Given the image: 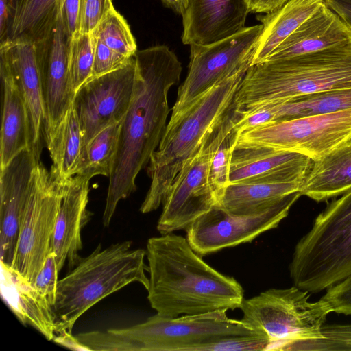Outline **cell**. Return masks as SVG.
I'll use <instances>...</instances> for the list:
<instances>
[{
    "label": "cell",
    "instance_id": "obj_38",
    "mask_svg": "<svg viewBox=\"0 0 351 351\" xmlns=\"http://www.w3.org/2000/svg\"><path fill=\"white\" fill-rule=\"evenodd\" d=\"M58 270L56 254L51 252L38 272L33 287L53 307L56 301Z\"/></svg>",
    "mask_w": 351,
    "mask_h": 351
},
{
    "label": "cell",
    "instance_id": "obj_27",
    "mask_svg": "<svg viewBox=\"0 0 351 351\" xmlns=\"http://www.w3.org/2000/svg\"><path fill=\"white\" fill-rule=\"evenodd\" d=\"M302 182L229 184L217 206L235 215H253L270 208L285 196L300 192Z\"/></svg>",
    "mask_w": 351,
    "mask_h": 351
},
{
    "label": "cell",
    "instance_id": "obj_9",
    "mask_svg": "<svg viewBox=\"0 0 351 351\" xmlns=\"http://www.w3.org/2000/svg\"><path fill=\"white\" fill-rule=\"evenodd\" d=\"M66 182L53 177L40 161L33 169L16 248L10 267L32 286L52 252V238Z\"/></svg>",
    "mask_w": 351,
    "mask_h": 351
},
{
    "label": "cell",
    "instance_id": "obj_13",
    "mask_svg": "<svg viewBox=\"0 0 351 351\" xmlns=\"http://www.w3.org/2000/svg\"><path fill=\"white\" fill-rule=\"evenodd\" d=\"M301 195L300 192L289 194L270 208L253 215L232 214L215 205L186 228V239L201 256L251 242L278 227Z\"/></svg>",
    "mask_w": 351,
    "mask_h": 351
},
{
    "label": "cell",
    "instance_id": "obj_40",
    "mask_svg": "<svg viewBox=\"0 0 351 351\" xmlns=\"http://www.w3.org/2000/svg\"><path fill=\"white\" fill-rule=\"evenodd\" d=\"M250 12L266 14L276 10L289 0H245Z\"/></svg>",
    "mask_w": 351,
    "mask_h": 351
},
{
    "label": "cell",
    "instance_id": "obj_6",
    "mask_svg": "<svg viewBox=\"0 0 351 351\" xmlns=\"http://www.w3.org/2000/svg\"><path fill=\"white\" fill-rule=\"evenodd\" d=\"M289 269L293 285L309 293L351 275V189L315 217L297 243Z\"/></svg>",
    "mask_w": 351,
    "mask_h": 351
},
{
    "label": "cell",
    "instance_id": "obj_36",
    "mask_svg": "<svg viewBox=\"0 0 351 351\" xmlns=\"http://www.w3.org/2000/svg\"><path fill=\"white\" fill-rule=\"evenodd\" d=\"M114 8L112 0H80L79 33H93Z\"/></svg>",
    "mask_w": 351,
    "mask_h": 351
},
{
    "label": "cell",
    "instance_id": "obj_5",
    "mask_svg": "<svg viewBox=\"0 0 351 351\" xmlns=\"http://www.w3.org/2000/svg\"><path fill=\"white\" fill-rule=\"evenodd\" d=\"M125 241L102 250L101 244L58 280L53 307L56 335L72 334L76 321L86 311L109 295L130 283L138 282L146 289V251L131 248Z\"/></svg>",
    "mask_w": 351,
    "mask_h": 351
},
{
    "label": "cell",
    "instance_id": "obj_30",
    "mask_svg": "<svg viewBox=\"0 0 351 351\" xmlns=\"http://www.w3.org/2000/svg\"><path fill=\"white\" fill-rule=\"evenodd\" d=\"M123 119L105 128L91 139L82 152L75 175L89 180L96 176L110 177Z\"/></svg>",
    "mask_w": 351,
    "mask_h": 351
},
{
    "label": "cell",
    "instance_id": "obj_25",
    "mask_svg": "<svg viewBox=\"0 0 351 351\" xmlns=\"http://www.w3.org/2000/svg\"><path fill=\"white\" fill-rule=\"evenodd\" d=\"M61 0H10L4 40L36 43L56 25Z\"/></svg>",
    "mask_w": 351,
    "mask_h": 351
},
{
    "label": "cell",
    "instance_id": "obj_39",
    "mask_svg": "<svg viewBox=\"0 0 351 351\" xmlns=\"http://www.w3.org/2000/svg\"><path fill=\"white\" fill-rule=\"evenodd\" d=\"M331 313L351 315V275L326 289L320 298Z\"/></svg>",
    "mask_w": 351,
    "mask_h": 351
},
{
    "label": "cell",
    "instance_id": "obj_41",
    "mask_svg": "<svg viewBox=\"0 0 351 351\" xmlns=\"http://www.w3.org/2000/svg\"><path fill=\"white\" fill-rule=\"evenodd\" d=\"M325 3L351 28V0H325Z\"/></svg>",
    "mask_w": 351,
    "mask_h": 351
},
{
    "label": "cell",
    "instance_id": "obj_2",
    "mask_svg": "<svg viewBox=\"0 0 351 351\" xmlns=\"http://www.w3.org/2000/svg\"><path fill=\"white\" fill-rule=\"evenodd\" d=\"M147 299L165 317L234 310L244 299L241 285L208 265L186 238L168 233L147 243Z\"/></svg>",
    "mask_w": 351,
    "mask_h": 351
},
{
    "label": "cell",
    "instance_id": "obj_35",
    "mask_svg": "<svg viewBox=\"0 0 351 351\" xmlns=\"http://www.w3.org/2000/svg\"><path fill=\"white\" fill-rule=\"evenodd\" d=\"M269 338L263 332L228 337L204 345L200 351L269 350Z\"/></svg>",
    "mask_w": 351,
    "mask_h": 351
},
{
    "label": "cell",
    "instance_id": "obj_43",
    "mask_svg": "<svg viewBox=\"0 0 351 351\" xmlns=\"http://www.w3.org/2000/svg\"><path fill=\"white\" fill-rule=\"evenodd\" d=\"M10 0H0V43L4 40L9 10Z\"/></svg>",
    "mask_w": 351,
    "mask_h": 351
},
{
    "label": "cell",
    "instance_id": "obj_23",
    "mask_svg": "<svg viewBox=\"0 0 351 351\" xmlns=\"http://www.w3.org/2000/svg\"><path fill=\"white\" fill-rule=\"evenodd\" d=\"M3 88L0 138V169L19 153L30 148V125L27 110L17 82L6 60L0 56Z\"/></svg>",
    "mask_w": 351,
    "mask_h": 351
},
{
    "label": "cell",
    "instance_id": "obj_31",
    "mask_svg": "<svg viewBox=\"0 0 351 351\" xmlns=\"http://www.w3.org/2000/svg\"><path fill=\"white\" fill-rule=\"evenodd\" d=\"M93 33L109 48L124 56L133 57L137 51L128 23L115 8L104 17Z\"/></svg>",
    "mask_w": 351,
    "mask_h": 351
},
{
    "label": "cell",
    "instance_id": "obj_34",
    "mask_svg": "<svg viewBox=\"0 0 351 351\" xmlns=\"http://www.w3.org/2000/svg\"><path fill=\"white\" fill-rule=\"evenodd\" d=\"M236 138L237 132L233 128L221 143L211 160L208 180L217 202L229 184L230 165Z\"/></svg>",
    "mask_w": 351,
    "mask_h": 351
},
{
    "label": "cell",
    "instance_id": "obj_20",
    "mask_svg": "<svg viewBox=\"0 0 351 351\" xmlns=\"http://www.w3.org/2000/svg\"><path fill=\"white\" fill-rule=\"evenodd\" d=\"M0 56L8 62L26 104L30 125V148L40 152L46 118L35 43H0Z\"/></svg>",
    "mask_w": 351,
    "mask_h": 351
},
{
    "label": "cell",
    "instance_id": "obj_21",
    "mask_svg": "<svg viewBox=\"0 0 351 351\" xmlns=\"http://www.w3.org/2000/svg\"><path fill=\"white\" fill-rule=\"evenodd\" d=\"M350 40L351 28L325 3L263 61L287 59Z\"/></svg>",
    "mask_w": 351,
    "mask_h": 351
},
{
    "label": "cell",
    "instance_id": "obj_22",
    "mask_svg": "<svg viewBox=\"0 0 351 351\" xmlns=\"http://www.w3.org/2000/svg\"><path fill=\"white\" fill-rule=\"evenodd\" d=\"M351 108V88L323 90L293 97L287 101L258 108L240 116L238 133L270 122L329 114Z\"/></svg>",
    "mask_w": 351,
    "mask_h": 351
},
{
    "label": "cell",
    "instance_id": "obj_1",
    "mask_svg": "<svg viewBox=\"0 0 351 351\" xmlns=\"http://www.w3.org/2000/svg\"><path fill=\"white\" fill-rule=\"evenodd\" d=\"M132 99L123 121L102 217L108 227L119 201L136 189V178L158 148L170 112L168 93L180 80L182 65L166 45L137 50Z\"/></svg>",
    "mask_w": 351,
    "mask_h": 351
},
{
    "label": "cell",
    "instance_id": "obj_44",
    "mask_svg": "<svg viewBox=\"0 0 351 351\" xmlns=\"http://www.w3.org/2000/svg\"><path fill=\"white\" fill-rule=\"evenodd\" d=\"M163 5L177 14L182 16L186 11L189 0H161Z\"/></svg>",
    "mask_w": 351,
    "mask_h": 351
},
{
    "label": "cell",
    "instance_id": "obj_28",
    "mask_svg": "<svg viewBox=\"0 0 351 351\" xmlns=\"http://www.w3.org/2000/svg\"><path fill=\"white\" fill-rule=\"evenodd\" d=\"M5 282L13 291L16 302L12 311L23 324H27L43 334L48 340L56 336L53 307L35 288L19 274L1 263Z\"/></svg>",
    "mask_w": 351,
    "mask_h": 351
},
{
    "label": "cell",
    "instance_id": "obj_42",
    "mask_svg": "<svg viewBox=\"0 0 351 351\" xmlns=\"http://www.w3.org/2000/svg\"><path fill=\"white\" fill-rule=\"evenodd\" d=\"M53 340L56 343L71 349L88 350L87 348L77 340L76 337L73 336L72 334L64 332L57 335L55 336Z\"/></svg>",
    "mask_w": 351,
    "mask_h": 351
},
{
    "label": "cell",
    "instance_id": "obj_32",
    "mask_svg": "<svg viewBox=\"0 0 351 351\" xmlns=\"http://www.w3.org/2000/svg\"><path fill=\"white\" fill-rule=\"evenodd\" d=\"M95 45L93 33H78L71 38L69 69L72 90L75 94L91 76Z\"/></svg>",
    "mask_w": 351,
    "mask_h": 351
},
{
    "label": "cell",
    "instance_id": "obj_8",
    "mask_svg": "<svg viewBox=\"0 0 351 351\" xmlns=\"http://www.w3.org/2000/svg\"><path fill=\"white\" fill-rule=\"evenodd\" d=\"M309 293L293 285L269 289L243 299L241 321L267 335L269 350L282 344L322 338V328L331 311L322 299L309 301Z\"/></svg>",
    "mask_w": 351,
    "mask_h": 351
},
{
    "label": "cell",
    "instance_id": "obj_37",
    "mask_svg": "<svg viewBox=\"0 0 351 351\" xmlns=\"http://www.w3.org/2000/svg\"><path fill=\"white\" fill-rule=\"evenodd\" d=\"M95 36V35H94ZM95 37L94 62L92 74L89 79L117 70L131 60L106 46Z\"/></svg>",
    "mask_w": 351,
    "mask_h": 351
},
{
    "label": "cell",
    "instance_id": "obj_4",
    "mask_svg": "<svg viewBox=\"0 0 351 351\" xmlns=\"http://www.w3.org/2000/svg\"><path fill=\"white\" fill-rule=\"evenodd\" d=\"M246 71L239 72L208 90L181 115L169 120L147 167L150 186L140 211L158 208L204 139L233 108Z\"/></svg>",
    "mask_w": 351,
    "mask_h": 351
},
{
    "label": "cell",
    "instance_id": "obj_3",
    "mask_svg": "<svg viewBox=\"0 0 351 351\" xmlns=\"http://www.w3.org/2000/svg\"><path fill=\"white\" fill-rule=\"evenodd\" d=\"M351 88V40L246 71L234 99L240 114L306 94Z\"/></svg>",
    "mask_w": 351,
    "mask_h": 351
},
{
    "label": "cell",
    "instance_id": "obj_11",
    "mask_svg": "<svg viewBox=\"0 0 351 351\" xmlns=\"http://www.w3.org/2000/svg\"><path fill=\"white\" fill-rule=\"evenodd\" d=\"M351 139V108L258 125L237 134L236 145L260 146L320 159Z\"/></svg>",
    "mask_w": 351,
    "mask_h": 351
},
{
    "label": "cell",
    "instance_id": "obj_18",
    "mask_svg": "<svg viewBox=\"0 0 351 351\" xmlns=\"http://www.w3.org/2000/svg\"><path fill=\"white\" fill-rule=\"evenodd\" d=\"M250 13L245 0H189L182 16L184 45H208L239 32Z\"/></svg>",
    "mask_w": 351,
    "mask_h": 351
},
{
    "label": "cell",
    "instance_id": "obj_16",
    "mask_svg": "<svg viewBox=\"0 0 351 351\" xmlns=\"http://www.w3.org/2000/svg\"><path fill=\"white\" fill-rule=\"evenodd\" d=\"M40 152L28 148L0 169L1 263L10 267L14 256L20 221L29 191L33 169Z\"/></svg>",
    "mask_w": 351,
    "mask_h": 351
},
{
    "label": "cell",
    "instance_id": "obj_14",
    "mask_svg": "<svg viewBox=\"0 0 351 351\" xmlns=\"http://www.w3.org/2000/svg\"><path fill=\"white\" fill-rule=\"evenodd\" d=\"M135 76L133 56L123 67L88 79L77 90L73 105L82 132V152L100 131L125 118L133 96Z\"/></svg>",
    "mask_w": 351,
    "mask_h": 351
},
{
    "label": "cell",
    "instance_id": "obj_24",
    "mask_svg": "<svg viewBox=\"0 0 351 351\" xmlns=\"http://www.w3.org/2000/svg\"><path fill=\"white\" fill-rule=\"evenodd\" d=\"M351 189V139L316 160L301 185L300 193L320 202Z\"/></svg>",
    "mask_w": 351,
    "mask_h": 351
},
{
    "label": "cell",
    "instance_id": "obj_26",
    "mask_svg": "<svg viewBox=\"0 0 351 351\" xmlns=\"http://www.w3.org/2000/svg\"><path fill=\"white\" fill-rule=\"evenodd\" d=\"M324 3L325 0H289L273 12L258 14L256 19L261 22L263 29L255 50L252 65L265 60L283 40Z\"/></svg>",
    "mask_w": 351,
    "mask_h": 351
},
{
    "label": "cell",
    "instance_id": "obj_7",
    "mask_svg": "<svg viewBox=\"0 0 351 351\" xmlns=\"http://www.w3.org/2000/svg\"><path fill=\"white\" fill-rule=\"evenodd\" d=\"M257 332L241 319L229 318L226 311L180 317L156 314L141 324L108 330L102 345L106 351H200L221 339Z\"/></svg>",
    "mask_w": 351,
    "mask_h": 351
},
{
    "label": "cell",
    "instance_id": "obj_10",
    "mask_svg": "<svg viewBox=\"0 0 351 351\" xmlns=\"http://www.w3.org/2000/svg\"><path fill=\"white\" fill-rule=\"evenodd\" d=\"M263 25L208 45H190L187 75L178 88L169 120L181 115L214 86L252 65Z\"/></svg>",
    "mask_w": 351,
    "mask_h": 351
},
{
    "label": "cell",
    "instance_id": "obj_12",
    "mask_svg": "<svg viewBox=\"0 0 351 351\" xmlns=\"http://www.w3.org/2000/svg\"><path fill=\"white\" fill-rule=\"evenodd\" d=\"M237 114L232 109L204 139L191 162L184 169L163 204L157 230L165 234L186 229L217 205L208 180L211 160L215 151L233 130Z\"/></svg>",
    "mask_w": 351,
    "mask_h": 351
},
{
    "label": "cell",
    "instance_id": "obj_19",
    "mask_svg": "<svg viewBox=\"0 0 351 351\" xmlns=\"http://www.w3.org/2000/svg\"><path fill=\"white\" fill-rule=\"evenodd\" d=\"M89 181L75 175L65 183L51 243L58 271L66 263L73 269L82 259L81 231L90 219L87 210Z\"/></svg>",
    "mask_w": 351,
    "mask_h": 351
},
{
    "label": "cell",
    "instance_id": "obj_17",
    "mask_svg": "<svg viewBox=\"0 0 351 351\" xmlns=\"http://www.w3.org/2000/svg\"><path fill=\"white\" fill-rule=\"evenodd\" d=\"M311 164L310 158L298 153L234 144L229 184L302 183Z\"/></svg>",
    "mask_w": 351,
    "mask_h": 351
},
{
    "label": "cell",
    "instance_id": "obj_15",
    "mask_svg": "<svg viewBox=\"0 0 351 351\" xmlns=\"http://www.w3.org/2000/svg\"><path fill=\"white\" fill-rule=\"evenodd\" d=\"M70 41L59 17L50 34L35 43L46 118L45 141L64 117L75 96L70 77Z\"/></svg>",
    "mask_w": 351,
    "mask_h": 351
},
{
    "label": "cell",
    "instance_id": "obj_29",
    "mask_svg": "<svg viewBox=\"0 0 351 351\" xmlns=\"http://www.w3.org/2000/svg\"><path fill=\"white\" fill-rule=\"evenodd\" d=\"M46 143L52 161L51 175L62 182L75 176L83 149V136L73 104Z\"/></svg>",
    "mask_w": 351,
    "mask_h": 351
},
{
    "label": "cell",
    "instance_id": "obj_33",
    "mask_svg": "<svg viewBox=\"0 0 351 351\" xmlns=\"http://www.w3.org/2000/svg\"><path fill=\"white\" fill-rule=\"evenodd\" d=\"M322 338L282 344L276 350H351V324H326Z\"/></svg>",
    "mask_w": 351,
    "mask_h": 351
}]
</instances>
